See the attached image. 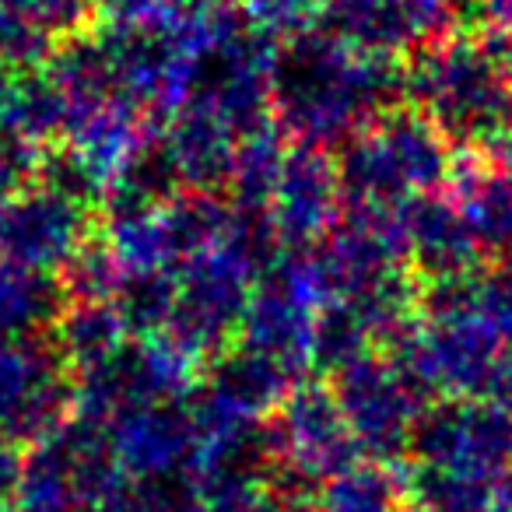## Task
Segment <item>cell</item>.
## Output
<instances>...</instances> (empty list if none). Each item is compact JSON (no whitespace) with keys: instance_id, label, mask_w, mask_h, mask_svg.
<instances>
[{"instance_id":"cell-1","label":"cell","mask_w":512,"mask_h":512,"mask_svg":"<svg viewBox=\"0 0 512 512\" xmlns=\"http://www.w3.org/2000/svg\"><path fill=\"white\" fill-rule=\"evenodd\" d=\"M393 74L372 57L358 60L344 46L309 39L281 67L271 71V92H278V113L309 148L358 127L362 116L383 106Z\"/></svg>"},{"instance_id":"cell-2","label":"cell","mask_w":512,"mask_h":512,"mask_svg":"<svg viewBox=\"0 0 512 512\" xmlns=\"http://www.w3.org/2000/svg\"><path fill=\"white\" fill-rule=\"evenodd\" d=\"M439 172L435 141L421 120L407 113H390L376 120L344 158L341 183L355 200L372 211L407 207L421 186Z\"/></svg>"},{"instance_id":"cell-3","label":"cell","mask_w":512,"mask_h":512,"mask_svg":"<svg viewBox=\"0 0 512 512\" xmlns=\"http://www.w3.org/2000/svg\"><path fill=\"white\" fill-rule=\"evenodd\" d=\"M74 383L60 351L36 337L0 341V442H29L53 435L67 418Z\"/></svg>"},{"instance_id":"cell-4","label":"cell","mask_w":512,"mask_h":512,"mask_svg":"<svg viewBox=\"0 0 512 512\" xmlns=\"http://www.w3.org/2000/svg\"><path fill=\"white\" fill-rule=\"evenodd\" d=\"M85 242V200L53 179L39 186H25L0 207V253L8 264L43 274L46 267L71 264Z\"/></svg>"},{"instance_id":"cell-5","label":"cell","mask_w":512,"mask_h":512,"mask_svg":"<svg viewBox=\"0 0 512 512\" xmlns=\"http://www.w3.org/2000/svg\"><path fill=\"white\" fill-rule=\"evenodd\" d=\"M411 404V379L404 372L383 369L372 358H358L355 365L344 369L337 407L348 421L351 439H362L379 453L397 449L411 435Z\"/></svg>"},{"instance_id":"cell-6","label":"cell","mask_w":512,"mask_h":512,"mask_svg":"<svg viewBox=\"0 0 512 512\" xmlns=\"http://www.w3.org/2000/svg\"><path fill=\"white\" fill-rule=\"evenodd\" d=\"M341 197V179L334 176L330 162L320 155V148H295L285 155L278 186H274V211L271 225L285 242L316 239L330 228Z\"/></svg>"},{"instance_id":"cell-7","label":"cell","mask_w":512,"mask_h":512,"mask_svg":"<svg viewBox=\"0 0 512 512\" xmlns=\"http://www.w3.org/2000/svg\"><path fill=\"white\" fill-rule=\"evenodd\" d=\"M281 446L295 460V467L309 474L330 470L351 446L348 421L330 393L323 390H299L281 411Z\"/></svg>"},{"instance_id":"cell-8","label":"cell","mask_w":512,"mask_h":512,"mask_svg":"<svg viewBox=\"0 0 512 512\" xmlns=\"http://www.w3.org/2000/svg\"><path fill=\"white\" fill-rule=\"evenodd\" d=\"M123 330H127V323H123L120 309L74 302L71 313L57 320L60 358L78 365L81 372L99 369L123 351Z\"/></svg>"},{"instance_id":"cell-9","label":"cell","mask_w":512,"mask_h":512,"mask_svg":"<svg viewBox=\"0 0 512 512\" xmlns=\"http://www.w3.org/2000/svg\"><path fill=\"white\" fill-rule=\"evenodd\" d=\"M60 292L39 271L0 260V341L32 337L57 316Z\"/></svg>"},{"instance_id":"cell-10","label":"cell","mask_w":512,"mask_h":512,"mask_svg":"<svg viewBox=\"0 0 512 512\" xmlns=\"http://www.w3.org/2000/svg\"><path fill=\"white\" fill-rule=\"evenodd\" d=\"M186 435H190V425L176 411L158 404H141L123 418L116 442H120V453L127 456V463L141 470H158L183 453Z\"/></svg>"},{"instance_id":"cell-11","label":"cell","mask_w":512,"mask_h":512,"mask_svg":"<svg viewBox=\"0 0 512 512\" xmlns=\"http://www.w3.org/2000/svg\"><path fill=\"white\" fill-rule=\"evenodd\" d=\"M397 484L376 467L341 474L323 498V512H397Z\"/></svg>"},{"instance_id":"cell-12","label":"cell","mask_w":512,"mask_h":512,"mask_svg":"<svg viewBox=\"0 0 512 512\" xmlns=\"http://www.w3.org/2000/svg\"><path fill=\"white\" fill-rule=\"evenodd\" d=\"M0 8L50 39L78 32L92 11V0H0Z\"/></svg>"},{"instance_id":"cell-13","label":"cell","mask_w":512,"mask_h":512,"mask_svg":"<svg viewBox=\"0 0 512 512\" xmlns=\"http://www.w3.org/2000/svg\"><path fill=\"white\" fill-rule=\"evenodd\" d=\"M22 176H25V158L18 155V144L0 137V207L18 193Z\"/></svg>"},{"instance_id":"cell-14","label":"cell","mask_w":512,"mask_h":512,"mask_svg":"<svg viewBox=\"0 0 512 512\" xmlns=\"http://www.w3.org/2000/svg\"><path fill=\"white\" fill-rule=\"evenodd\" d=\"M15 488H22V467H18L15 446L0 442V502H4Z\"/></svg>"},{"instance_id":"cell-15","label":"cell","mask_w":512,"mask_h":512,"mask_svg":"<svg viewBox=\"0 0 512 512\" xmlns=\"http://www.w3.org/2000/svg\"><path fill=\"white\" fill-rule=\"evenodd\" d=\"M92 4H95V8H102V11H113V15H120L123 22H134V18L144 15L155 0H92Z\"/></svg>"}]
</instances>
